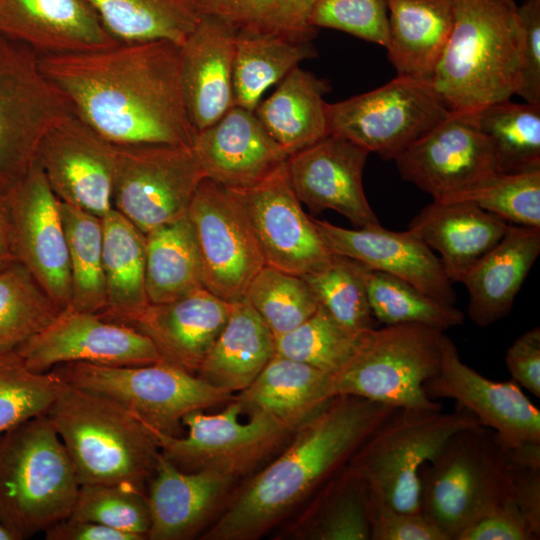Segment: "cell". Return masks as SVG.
<instances>
[{
	"instance_id": "obj_12",
	"label": "cell",
	"mask_w": 540,
	"mask_h": 540,
	"mask_svg": "<svg viewBox=\"0 0 540 540\" xmlns=\"http://www.w3.org/2000/svg\"><path fill=\"white\" fill-rule=\"evenodd\" d=\"M204 178L190 145H115L112 205L146 235L185 217Z\"/></svg>"
},
{
	"instance_id": "obj_10",
	"label": "cell",
	"mask_w": 540,
	"mask_h": 540,
	"mask_svg": "<svg viewBox=\"0 0 540 540\" xmlns=\"http://www.w3.org/2000/svg\"><path fill=\"white\" fill-rule=\"evenodd\" d=\"M182 425L187 427L183 436L150 429L160 453L182 471H211L237 480L268 463L295 430L269 413H245L235 396L219 412L187 414Z\"/></svg>"
},
{
	"instance_id": "obj_42",
	"label": "cell",
	"mask_w": 540,
	"mask_h": 540,
	"mask_svg": "<svg viewBox=\"0 0 540 540\" xmlns=\"http://www.w3.org/2000/svg\"><path fill=\"white\" fill-rule=\"evenodd\" d=\"M200 16L218 18L237 31L312 40L315 0H191Z\"/></svg>"
},
{
	"instance_id": "obj_52",
	"label": "cell",
	"mask_w": 540,
	"mask_h": 540,
	"mask_svg": "<svg viewBox=\"0 0 540 540\" xmlns=\"http://www.w3.org/2000/svg\"><path fill=\"white\" fill-rule=\"evenodd\" d=\"M368 491L370 540H447L421 513L398 510Z\"/></svg>"
},
{
	"instance_id": "obj_29",
	"label": "cell",
	"mask_w": 540,
	"mask_h": 540,
	"mask_svg": "<svg viewBox=\"0 0 540 540\" xmlns=\"http://www.w3.org/2000/svg\"><path fill=\"white\" fill-rule=\"evenodd\" d=\"M540 254V228L510 224L503 238L468 272V316L487 327L505 318Z\"/></svg>"
},
{
	"instance_id": "obj_16",
	"label": "cell",
	"mask_w": 540,
	"mask_h": 540,
	"mask_svg": "<svg viewBox=\"0 0 540 540\" xmlns=\"http://www.w3.org/2000/svg\"><path fill=\"white\" fill-rule=\"evenodd\" d=\"M394 161L402 179L435 201L501 173L490 141L469 112H450Z\"/></svg>"
},
{
	"instance_id": "obj_2",
	"label": "cell",
	"mask_w": 540,
	"mask_h": 540,
	"mask_svg": "<svg viewBox=\"0 0 540 540\" xmlns=\"http://www.w3.org/2000/svg\"><path fill=\"white\" fill-rule=\"evenodd\" d=\"M396 408L338 395L304 420L281 451L233 489L203 540H256L285 522Z\"/></svg>"
},
{
	"instance_id": "obj_19",
	"label": "cell",
	"mask_w": 540,
	"mask_h": 540,
	"mask_svg": "<svg viewBox=\"0 0 540 540\" xmlns=\"http://www.w3.org/2000/svg\"><path fill=\"white\" fill-rule=\"evenodd\" d=\"M35 160L60 201L100 218L113 208L115 145L74 114L46 132Z\"/></svg>"
},
{
	"instance_id": "obj_17",
	"label": "cell",
	"mask_w": 540,
	"mask_h": 540,
	"mask_svg": "<svg viewBox=\"0 0 540 540\" xmlns=\"http://www.w3.org/2000/svg\"><path fill=\"white\" fill-rule=\"evenodd\" d=\"M16 259L62 311L71 302V275L60 200L34 162L8 189Z\"/></svg>"
},
{
	"instance_id": "obj_39",
	"label": "cell",
	"mask_w": 540,
	"mask_h": 540,
	"mask_svg": "<svg viewBox=\"0 0 540 540\" xmlns=\"http://www.w3.org/2000/svg\"><path fill=\"white\" fill-rule=\"evenodd\" d=\"M469 113L490 141L501 173L540 170V105L508 99Z\"/></svg>"
},
{
	"instance_id": "obj_32",
	"label": "cell",
	"mask_w": 540,
	"mask_h": 540,
	"mask_svg": "<svg viewBox=\"0 0 540 540\" xmlns=\"http://www.w3.org/2000/svg\"><path fill=\"white\" fill-rule=\"evenodd\" d=\"M275 354V336L246 297L231 302L228 320L197 376L236 394L259 375Z\"/></svg>"
},
{
	"instance_id": "obj_56",
	"label": "cell",
	"mask_w": 540,
	"mask_h": 540,
	"mask_svg": "<svg viewBox=\"0 0 540 540\" xmlns=\"http://www.w3.org/2000/svg\"><path fill=\"white\" fill-rule=\"evenodd\" d=\"M46 540H140L137 536L99 523L66 518L49 527Z\"/></svg>"
},
{
	"instance_id": "obj_44",
	"label": "cell",
	"mask_w": 540,
	"mask_h": 540,
	"mask_svg": "<svg viewBox=\"0 0 540 540\" xmlns=\"http://www.w3.org/2000/svg\"><path fill=\"white\" fill-rule=\"evenodd\" d=\"M367 292L373 317L385 325L420 324L440 331L460 326L463 313L437 301L408 282L371 269Z\"/></svg>"
},
{
	"instance_id": "obj_31",
	"label": "cell",
	"mask_w": 540,
	"mask_h": 540,
	"mask_svg": "<svg viewBox=\"0 0 540 540\" xmlns=\"http://www.w3.org/2000/svg\"><path fill=\"white\" fill-rule=\"evenodd\" d=\"M388 59L397 75L431 79L454 21L453 0H387Z\"/></svg>"
},
{
	"instance_id": "obj_3",
	"label": "cell",
	"mask_w": 540,
	"mask_h": 540,
	"mask_svg": "<svg viewBox=\"0 0 540 540\" xmlns=\"http://www.w3.org/2000/svg\"><path fill=\"white\" fill-rule=\"evenodd\" d=\"M451 34L430 79L450 112L511 99L521 84L523 32L514 0H453Z\"/></svg>"
},
{
	"instance_id": "obj_41",
	"label": "cell",
	"mask_w": 540,
	"mask_h": 540,
	"mask_svg": "<svg viewBox=\"0 0 540 540\" xmlns=\"http://www.w3.org/2000/svg\"><path fill=\"white\" fill-rule=\"evenodd\" d=\"M59 312L21 262L0 267V353L16 350L45 329Z\"/></svg>"
},
{
	"instance_id": "obj_34",
	"label": "cell",
	"mask_w": 540,
	"mask_h": 540,
	"mask_svg": "<svg viewBox=\"0 0 540 540\" xmlns=\"http://www.w3.org/2000/svg\"><path fill=\"white\" fill-rule=\"evenodd\" d=\"M328 91L325 80L297 66L267 99L259 102L254 113L290 156L330 133L324 101Z\"/></svg>"
},
{
	"instance_id": "obj_5",
	"label": "cell",
	"mask_w": 540,
	"mask_h": 540,
	"mask_svg": "<svg viewBox=\"0 0 540 540\" xmlns=\"http://www.w3.org/2000/svg\"><path fill=\"white\" fill-rule=\"evenodd\" d=\"M80 483L46 414L0 434V522L17 540L72 512Z\"/></svg>"
},
{
	"instance_id": "obj_54",
	"label": "cell",
	"mask_w": 540,
	"mask_h": 540,
	"mask_svg": "<svg viewBox=\"0 0 540 540\" xmlns=\"http://www.w3.org/2000/svg\"><path fill=\"white\" fill-rule=\"evenodd\" d=\"M536 539L538 538L512 495L464 530L457 538V540Z\"/></svg>"
},
{
	"instance_id": "obj_27",
	"label": "cell",
	"mask_w": 540,
	"mask_h": 540,
	"mask_svg": "<svg viewBox=\"0 0 540 540\" xmlns=\"http://www.w3.org/2000/svg\"><path fill=\"white\" fill-rule=\"evenodd\" d=\"M236 30L212 17L200 19L180 45L184 104L195 132L217 122L234 103L233 60Z\"/></svg>"
},
{
	"instance_id": "obj_6",
	"label": "cell",
	"mask_w": 540,
	"mask_h": 540,
	"mask_svg": "<svg viewBox=\"0 0 540 540\" xmlns=\"http://www.w3.org/2000/svg\"><path fill=\"white\" fill-rule=\"evenodd\" d=\"M420 513L447 540L458 536L511 496L505 447L478 425L452 435L420 468Z\"/></svg>"
},
{
	"instance_id": "obj_51",
	"label": "cell",
	"mask_w": 540,
	"mask_h": 540,
	"mask_svg": "<svg viewBox=\"0 0 540 540\" xmlns=\"http://www.w3.org/2000/svg\"><path fill=\"white\" fill-rule=\"evenodd\" d=\"M510 493L536 537L540 538V442L505 446Z\"/></svg>"
},
{
	"instance_id": "obj_49",
	"label": "cell",
	"mask_w": 540,
	"mask_h": 540,
	"mask_svg": "<svg viewBox=\"0 0 540 540\" xmlns=\"http://www.w3.org/2000/svg\"><path fill=\"white\" fill-rule=\"evenodd\" d=\"M147 539L150 513L146 492L125 484L80 485L69 516Z\"/></svg>"
},
{
	"instance_id": "obj_37",
	"label": "cell",
	"mask_w": 540,
	"mask_h": 540,
	"mask_svg": "<svg viewBox=\"0 0 540 540\" xmlns=\"http://www.w3.org/2000/svg\"><path fill=\"white\" fill-rule=\"evenodd\" d=\"M145 237V287L150 304L173 301L205 288L200 253L187 215Z\"/></svg>"
},
{
	"instance_id": "obj_45",
	"label": "cell",
	"mask_w": 540,
	"mask_h": 540,
	"mask_svg": "<svg viewBox=\"0 0 540 540\" xmlns=\"http://www.w3.org/2000/svg\"><path fill=\"white\" fill-rule=\"evenodd\" d=\"M366 332L345 327L318 306L298 327L275 338V353L332 375L353 357Z\"/></svg>"
},
{
	"instance_id": "obj_50",
	"label": "cell",
	"mask_w": 540,
	"mask_h": 540,
	"mask_svg": "<svg viewBox=\"0 0 540 540\" xmlns=\"http://www.w3.org/2000/svg\"><path fill=\"white\" fill-rule=\"evenodd\" d=\"M310 24L315 29L339 30L386 47L387 0H315Z\"/></svg>"
},
{
	"instance_id": "obj_25",
	"label": "cell",
	"mask_w": 540,
	"mask_h": 540,
	"mask_svg": "<svg viewBox=\"0 0 540 540\" xmlns=\"http://www.w3.org/2000/svg\"><path fill=\"white\" fill-rule=\"evenodd\" d=\"M230 309V302L201 288L173 301L149 303L122 325L148 337L164 362L197 375Z\"/></svg>"
},
{
	"instance_id": "obj_55",
	"label": "cell",
	"mask_w": 540,
	"mask_h": 540,
	"mask_svg": "<svg viewBox=\"0 0 540 540\" xmlns=\"http://www.w3.org/2000/svg\"><path fill=\"white\" fill-rule=\"evenodd\" d=\"M505 363L513 380L540 398V328L524 332L508 348Z\"/></svg>"
},
{
	"instance_id": "obj_14",
	"label": "cell",
	"mask_w": 540,
	"mask_h": 540,
	"mask_svg": "<svg viewBox=\"0 0 540 540\" xmlns=\"http://www.w3.org/2000/svg\"><path fill=\"white\" fill-rule=\"evenodd\" d=\"M187 216L197 241L205 288L227 302L245 297L266 260L235 196L204 178Z\"/></svg>"
},
{
	"instance_id": "obj_9",
	"label": "cell",
	"mask_w": 540,
	"mask_h": 540,
	"mask_svg": "<svg viewBox=\"0 0 540 540\" xmlns=\"http://www.w3.org/2000/svg\"><path fill=\"white\" fill-rule=\"evenodd\" d=\"M49 372L117 402L149 429L168 435H179L187 414L223 406L235 396L164 361L127 366L69 362Z\"/></svg>"
},
{
	"instance_id": "obj_23",
	"label": "cell",
	"mask_w": 540,
	"mask_h": 540,
	"mask_svg": "<svg viewBox=\"0 0 540 540\" xmlns=\"http://www.w3.org/2000/svg\"><path fill=\"white\" fill-rule=\"evenodd\" d=\"M0 33L38 55L96 51L120 43L89 0H0Z\"/></svg>"
},
{
	"instance_id": "obj_53",
	"label": "cell",
	"mask_w": 540,
	"mask_h": 540,
	"mask_svg": "<svg viewBox=\"0 0 540 540\" xmlns=\"http://www.w3.org/2000/svg\"><path fill=\"white\" fill-rule=\"evenodd\" d=\"M523 32L521 84L517 95L526 103L540 105V0H524L518 6Z\"/></svg>"
},
{
	"instance_id": "obj_30",
	"label": "cell",
	"mask_w": 540,
	"mask_h": 540,
	"mask_svg": "<svg viewBox=\"0 0 540 540\" xmlns=\"http://www.w3.org/2000/svg\"><path fill=\"white\" fill-rule=\"evenodd\" d=\"M368 487L347 465L287 520L276 539L370 540Z\"/></svg>"
},
{
	"instance_id": "obj_24",
	"label": "cell",
	"mask_w": 540,
	"mask_h": 540,
	"mask_svg": "<svg viewBox=\"0 0 540 540\" xmlns=\"http://www.w3.org/2000/svg\"><path fill=\"white\" fill-rule=\"evenodd\" d=\"M237 479L211 471L185 472L161 453L147 490V539H191L221 512Z\"/></svg>"
},
{
	"instance_id": "obj_36",
	"label": "cell",
	"mask_w": 540,
	"mask_h": 540,
	"mask_svg": "<svg viewBox=\"0 0 540 540\" xmlns=\"http://www.w3.org/2000/svg\"><path fill=\"white\" fill-rule=\"evenodd\" d=\"M317 55L311 40L237 31L234 43V103L254 111L262 94L292 69Z\"/></svg>"
},
{
	"instance_id": "obj_46",
	"label": "cell",
	"mask_w": 540,
	"mask_h": 540,
	"mask_svg": "<svg viewBox=\"0 0 540 540\" xmlns=\"http://www.w3.org/2000/svg\"><path fill=\"white\" fill-rule=\"evenodd\" d=\"M245 297L275 338L298 327L319 306L301 276L268 265L252 279Z\"/></svg>"
},
{
	"instance_id": "obj_13",
	"label": "cell",
	"mask_w": 540,
	"mask_h": 540,
	"mask_svg": "<svg viewBox=\"0 0 540 540\" xmlns=\"http://www.w3.org/2000/svg\"><path fill=\"white\" fill-rule=\"evenodd\" d=\"M449 114L429 80L400 75L374 90L327 103L330 133L385 160H394Z\"/></svg>"
},
{
	"instance_id": "obj_38",
	"label": "cell",
	"mask_w": 540,
	"mask_h": 540,
	"mask_svg": "<svg viewBox=\"0 0 540 540\" xmlns=\"http://www.w3.org/2000/svg\"><path fill=\"white\" fill-rule=\"evenodd\" d=\"M119 42L166 40L181 45L200 15L191 0H89Z\"/></svg>"
},
{
	"instance_id": "obj_7",
	"label": "cell",
	"mask_w": 540,
	"mask_h": 540,
	"mask_svg": "<svg viewBox=\"0 0 540 540\" xmlns=\"http://www.w3.org/2000/svg\"><path fill=\"white\" fill-rule=\"evenodd\" d=\"M442 333L420 324L367 330L353 357L331 375V398L351 395L396 409L442 410L425 392L440 368Z\"/></svg>"
},
{
	"instance_id": "obj_1",
	"label": "cell",
	"mask_w": 540,
	"mask_h": 540,
	"mask_svg": "<svg viewBox=\"0 0 540 540\" xmlns=\"http://www.w3.org/2000/svg\"><path fill=\"white\" fill-rule=\"evenodd\" d=\"M44 75L75 116L114 145L192 146L180 79V45L155 40L39 55Z\"/></svg>"
},
{
	"instance_id": "obj_20",
	"label": "cell",
	"mask_w": 540,
	"mask_h": 540,
	"mask_svg": "<svg viewBox=\"0 0 540 540\" xmlns=\"http://www.w3.org/2000/svg\"><path fill=\"white\" fill-rule=\"evenodd\" d=\"M437 374L425 384L432 399L449 398L495 432L507 447L540 442V411L513 380H490L465 364L454 342L443 332Z\"/></svg>"
},
{
	"instance_id": "obj_18",
	"label": "cell",
	"mask_w": 540,
	"mask_h": 540,
	"mask_svg": "<svg viewBox=\"0 0 540 540\" xmlns=\"http://www.w3.org/2000/svg\"><path fill=\"white\" fill-rule=\"evenodd\" d=\"M16 352L37 373L69 362L127 366L163 361L151 340L137 330L72 308L60 311Z\"/></svg>"
},
{
	"instance_id": "obj_11",
	"label": "cell",
	"mask_w": 540,
	"mask_h": 540,
	"mask_svg": "<svg viewBox=\"0 0 540 540\" xmlns=\"http://www.w3.org/2000/svg\"><path fill=\"white\" fill-rule=\"evenodd\" d=\"M72 114L39 55L0 33V187L9 189L28 172L46 132Z\"/></svg>"
},
{
	"instance_id": "obj_47",
	"label": "cell",
	"mask_w": 540,
	"mask_h": 540,
	"mask_svg": "<svg viewBox=\"0 0 540 540\" xmlns=\"http://www.w3.org/2000/svg\"><path fill=\"white\" fill-rule=\"evenodd\" d=\"M439 202H470L509 224L540 228V170L496 174Z\"/></svg>"
},
{
	"instance_id": "obj_15",
	"label": "cell",
	"mask_w": 540,
	"mask_h": 540,
	"mask_svg": "<svg viewBox=\"0 0 540 540\" xmlns=\"http://www.w3.org/2000/svg\"><path fill=\"white\" fill-rule=\"evenodd\" d=\"M228 189L239 202L266 265L302 277L329 263L333 253L303 211L287 161L250 186Z\"/></svg>"
},
{
	"instance_id": "obj_35",
	"label": "cell",
	"mask_w": 540,
	"mask_h": 540,
	"mask_svg": "<svg viewBox=\"0 0 540 540\" xmlns=\"http://www.w3.org/2000/svg\"><path fill=\"white\" fill-rule=\"evenodd\" d=\"M101 219L106 307L98 314L107 321L125 324L149 304L146 237L114 208Z\"/></svg>"
},
{
	"instance_id": "obj_26",
	"label": "cell",
	"mask_w": 540,
	"mask_h": 540,
	"mask_svg": "<svg viewBox=\"0 0 540 540\" xmlns=\"http://www.w3.org/2000/svg\"><path fill=\"white\" fill-rule=\"evenodd\" d=\"M192 148L205 178L228 188L250 186L287 161L254 111L234 105L194 135Z\"/></svg>"
},
{
	"instance_id": "obj_4",
	"label": "cell",
	"mask_w": 540,
	"mask_h": 540,
	"mask_svg": "<svg viewBox=\"0 0 540 540\" xmlns=\"http://www.w3.org/2000/svg\"><path fill=\"white\" fill-rule=\"evenodd\" d=\"M46 416L80 485L125 484L146 492L160 450L150 429L127 409L58 379Z\"/></svg>"
},
{
	"instance_id": "obj_43",
	"label": "cell",
	"mask_w": 540,
	"mask_h": 540,
	"mask_svg": "<svg viewBox=\"0 0 540 540\" xmlns=\"http://www.w3.org/2000/svg\"><path fill=\"white\" fill-rule=\"evenodd\" d=\"M371 268L343 255L333 254L323 268L306 274V281L318 305L336 321L355 331L374 327L367 292Z\"/></svg>"
},
{
	"instance_id": "obj_28",
	"label": "cell",
	"mask_w": 540,
	"mask_h": 540,
	"mask_svg": "<svg viewBox=\"0 0 540 540\" xmlns=\"http://www.w3.org/2000/svg\"><path fill=\"white\" fill-rule=\"evenodd\" d=\"M509 225L470 202L433 200L410 221L408 229L440 253L450 281L462 283L472 267L503 238Z\"/></svg>"
},
{
	"instance_id": "obj_57",
	"label": "cell",
	"mask_w": 540,
	"mask_h": 540,
	"mask_svg": "<svg viewBox=\"0 0 540 540\" xmlns=\"http://www.w3.org/2000/svg\"><path fill=\"white\" fill-rule=\"evenodd\" d=\"M17 260L8 189L0 187V267Z\"/></svg>"
},
{
	"instance_id": "obj_22",
	"label": "cell",
	"mask_w": 540,
	"mask_h": 540,
	"mask_svg": "<svg viewBox=\"0 0 540 540\" xmlns=\"http://www.w3.org/2000/svg\"><path fill=\"white\" fill-rule=\"evenodd\" d=\"M311 220L331 253L400 278L441 303L455 304L456 293L440 258L411 230L392 231L380 224L347 229Z\"/></svg>"
},
{
	"instance_id": "obj_33",
	"label": "cell",
	"mask_w": 540,
	"mask_h": 540,
	"mask_svg": "<svg viewBox=\"0 0 540 540\" xmlns=\"http://www.w3.org/2000/svg\"><path fill=\"white\" fill-rule=\"evenodd\" d=\"M330 377L313 366L275 353L235 398L245 413L263 411L296 429L331 399Z\"/></svg>"
},
{
	"instance_id": "obj_8",
	"label": "cell",
	"mask_w": 540,
	"mask_h": 540,
	"mask_svg": "<svg viewBox=\"0 0 540 540\" xmlns=\"http://www.w3.org/2000/svg\"><path fill=\"white\" fill-rule=\"evenodd\" d=\"M481 425L467 409H395L362 443L348 466L390 505L420 513V468L455 433Z\"/></svg>"
},
{
	"instance_id": "obj_40",
	"label": "cell",
	"mask_w": 540,
	"mask_h": 540,
	"mask_svg": "<svg viewBox=\"0 0 540 540\" xmlns=\"http://www.w3.org/2000/svg\"><path fill=\"white\" fill-rule=\"evenodd\" d=\"M71 275L68 308L101 313L106 307L103 227L96 215L60 201Z\"/></svg>"
},
{
	"instance_id": "obj_48",
	"label": "cell",
	"mask_w": 540,
	"mask_h": 540,
	"mask_svg": "<svg viewBox=\"0 0 540 540\" xmlns=\"http://www.w3.org/2000/svg\"><path fill=\"white\" fill-rule=\"evenodd\" d=\"M57 385L58 379L49 371L30 370L16 350L0 353V434L46 414Z\"/></svg>"
},
{
	"instance_id": "obj_58",
	"label": "cell",
	"mask_w": 540,
	"mask_h": 540,
	"mask_svg": "<svg viewBox=\"0 0 540 540\" xmlns=\"http://www.w3.org/2000/svg\"><path fill=\"white\" fill-rule=\"evenodd\" d=\"M0 540H17L15 535L0 522Z\"/></svg>"
},
{
	"instance_id": "obj_21",
	"label": "cell",
	"mask_w": 540,
	"mask_h": 540,
	"mask_svg": "<svg viewBox=\"0 0 540 540\" xmlns=\"http://www.w3.org/2000/svg\"><path fill=\"white\" fill-rule=\"evenodd\" d=\"M369 154L341 135L327 134L288 157L287 171L294 193L313 212L334 210L356 228L380 224L363 188Z\"/></svg>"
}]
</instances>
